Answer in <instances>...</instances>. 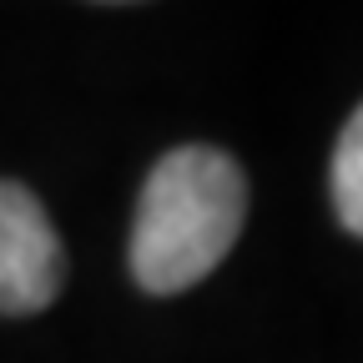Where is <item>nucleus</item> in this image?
<instances>
[{"label": "nucleus", "mask_w": 363, "mask_h": 363, "mask_svg": "<svg viewBox=\"0 0 363 363\" xmlns=\"http://www.w3.org/2000/svg\"><path fill=\"white\" fill-rule=\"evenodd\" d=\"M247 217V177L217 147L167 152L136 202L131 278L147 293H182L233 252Z\"/></svg>", "instance_id": "f257e3e1"}, {"label": "nucleus", "mask_w": 363, "mask_h": 363, "mask_svg": "<svg viewBox=\"0 0 363 363\" xmlns=\"http://www.w3.org/2000/svg\"><path fill=\"white\" fill-rule=\"evenodd\" d=\"M66 283V252L30 187L0 182V313H40Z\"/></svg>", "instance_id": "f03ea898"}, {"label": "nucleus", "mask_w": 363, "mask_h": 363, "mask_svg": "<svg viewBox=\"0 0 363 363\" xmlns=\"http://www.w3.org/2000/svg\"><path fill=\"white\" fill-rule=\"evenodd\" d=\"M333 207H338V222L358 238L363 233V116L358 111L348 116L333 152Z\"/></svg>", "instance_id": "7ed1b4c3"}]
</instances>
